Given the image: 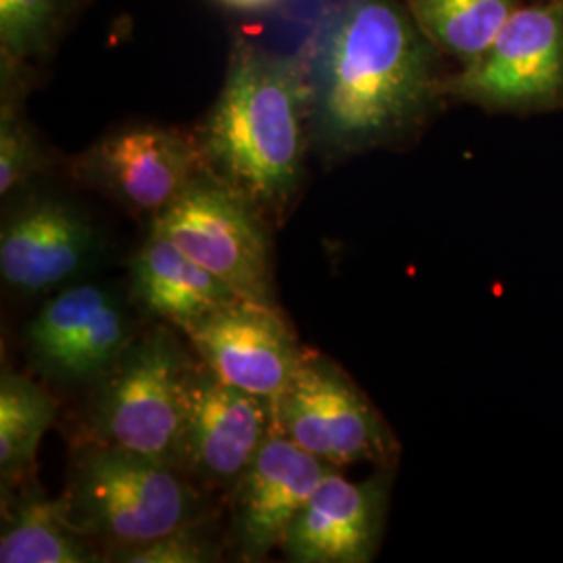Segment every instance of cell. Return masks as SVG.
Here are the masks:
<instances>
[{
    "instance_id": "6da1fadb",
    "label": "cell",
    "mask_w": 563,
    "mask_h": 563,
    "mask_svg": "<svg viewBox=\"0 0 563 563\" xmlns=\"http://www.w3.org/2000/svg\"><path fill=\"white\" fill-rule=\"evenodd\" d=\"M437 53L407 2L328 4L297 55L311 139L332 157L411 139L446 92Z\"/></svg>"
},
{
    "instance_id": "7a4b0ae2",
    "label": "cell",
    "mask_w": 563,
    "mask_h": 563,
    "mask_svg": "<svg viewBox=\"0 0 563 563\" xmlns=\"http://www.w3.org/2000/svg\"><path fill=\"white\" fill-rule=\"evenodd\" d=\"M307 136L297 57L236 38L220 97L197 134L207 172L262 213L278 216L301 188Z\"/></svg>"
},
{
    "instance_id": "3957f363",
    "label": "cell",
    "mask_w": 563,
    "mask_h": 563,
    "mask_svg": "<svg viewBox=\"0 0 563 563\" xmlns=\"http://www.w3.org/2000/svg\"><path fill=\"white\" fill-rule=\"evenodd\" d=\"M60 504L74 530L113 549L162 539L201 509L178 467L107 444L81 453Z\"/></svg>"
},
{
    "instance_id": "277c9868",
    "label": "cell",
    "mask_w": 563,
    "mask_h": 563,
    "mask_svg": "<svg viewBox=\"0 0 563 563\" xmlns=\"http://www.w3.org/2000/svg\"><path fill=\"white\" fill-rule=\"evenodd\" d=\"M186 351L165 328L128 344L99 380L88 423L97 444L184 467Z\"/></svg>"
},
{
    "instance_id": "5b68a950",
    "label": "cell",
    "mask_w": 563,
    "mask_h": 563,
    "mask_svg": "<svg viewBox=\"0 0 563 563\" xmlns=\"http://www.w3.org/2000/svg\"><path fill=\"white\" fill-rule=\"evenodd\" d=\"M272 405L282 434L332 467L397 465L401 446L380 409L341 365L320 353H302Z\"/></svg>"
},
{
    "instance_id": "8992f818",
    "label": "cell",
    "mask_w": 563,
    "mask_h": 563,
    "mask_svg": "<svg viewBox=\"0 0 563 563\" xmlns=\"http://www.w3.org/2000/svg\"><path fill=\"white\" fill-rule=\"evenodd\" d=\"M151 230L176 242L242 299L274 302L272 246L263 213L209 172L157 213Z\"/></svg>"
},
{
    "instance_id": "52a82bcc",
    "label": "cell",
    "mask_w": 563,
    "mask_h": 563,
    "mask_svg": "<svg viewBox=\"0 0 563 563\" xmlns=\"http://www.w3.org/2000/svg\"><path fill=\"white\" fill-rule=\"evenodd\" d=\"M446 92L490 111L563 104V0L516 9L483 57L446 81Z\"/></svg>"
},
{
    "instance_id": "ba28073f",
    "label": "cell",
    "mask_w": 563,
    "mask_h": 563,
    "mask_svg": "<svg viewBox=\"0 0 563 563\" xmlns=\"http://www.w3.org/2000/svg\"><path fill=\"white\" fill-rule=\"evenodd\" d=\"M205 172L197 136L153 123L109 132L74 162L78 180L151 220Z\"/></svg>"
},
{
    "instance_id": "9c48e42d",
    "label": "cell",
    "mask_w": 563,
    "mask_h": 563,
    "mask_svg": "<svg viewBox=\"0 0 563 563\" xmlns=\"http://www.w3.org/2000/svg\"><path fill=\"white\" fill-rule=\"evenodd\" d=\"M132 341V322L118 292L92 282L51 297L23 334L41 374L69 384L101 380Z\"/></svg>"
},
{
    "instance_id": "30bf717a",
    "label": "cell",
    "mask_w": 563,
    "mask_h": 563,
    "mask_svg": "<svg viewBox=\"0 0 563 563\" xmlns=\"http://www.w3.org/2000/svg\"><path fill=\"white\" fill-rule=\"evenodd\" d=\"M181 332L220 380L272 402L305 353L274 302L236 299Z\"/></svg>"
},
{
    "instance_id": "8fae6325",
    "label": "cell",
    "mask_w": 563,
    "mask_h": 563,
    "mask_svg": "<svg viewBox=\"0 0 563 563\" xmlns=\"http://www.w3.org/2000/svg\"><path fill=\"white\" fill-rule=\"evenodd\" d=\"M395 467L353 483L330 467L288 528L282 553L295 563H367L378 555Z\"/></svg>"
},
{
    "instance_id": "7c38bea8",
    "label": "cell",
    "mask_w": 563,
    "mask_h": 563,
    "mask_svg": "<svg viewBox=\"0 0 563 563\" xmlns=\"http://www.w3.org/2000/svg\"><path fill=\"white\" fill-rule=\"evenodd\" d=\"M274 428V405L192 369L186 388L184 467L213 484H236Z\"/></svg>"
},
{
    "instance_id": "4fadbf2b",
    "label": "cell",
    "mask_w": 563,
    "mask_h": 563,
    "mask_svg": "<svg viewBox=\"0 0 563 563\" xmlns=\"http://www.w3.org/2000/svg\"><path fill=\"white\" fill-rule=\"evenodd\" d=\"M330 467L272 428L262 451L234 484L232 532L244 562H260L282 549L288 528Z\"/></svg>"
},
{
    "instance_id": "5bb4252c",
    "label": "cell",
    "mask_w": 563,
    "mask_h": 563,
    "mask_svg": "<svg viewBox=\"0 0 563 563\" xmlns=\"http://www.w3.org/2000/svg\"><path fill=\"white\" fill-rule=\"evenodd\" d=\"M97 253L95 225L59 199L21 205L0 230V276L23 295H42L76 280Z\"/></svg>"
},
{
    "instance_id": "9a60e30c",
    "label": "cell",
    "mask_w": 563,
    "mask_h": 563,
    "mask_svg": "<svg viewBox=\"0 0 563 563\" xmlns=\"http://www.w3.org/2000/svg\"><path fill=\"white\" fill-rule=\"evenodd\" d=\"M132 292L142 307L180 330L242 299L225 282L186 255L176 242L151 230L130 267Z\"/></svg>"
},
{
    "instance_id": "2e32d148",
    "label": "cell",
    "mask_w": 563,
    "mask_h": 563,
    "mask_svg": "<svg viewBox=\"0 0 563 563\" xmlns=\"http://www.w3.org/2000/svg\"><path fill=\"white\" fill-rule=\"evenodd\" d=\"M88 539L67 522L60 499H48L41 486L21 483V490L4 501L0 562L88 563L97 562Z\"/></svg>"
},
{
    "instance_id": "e0dca14e",
    "label": "cell",
    "mask_w": 563,
    "mask_h": 563,
    "mask_svg": "<svg viewBox=\"0 0 563 563\" xmlns=\"http://www.w3.org/2000/svg\"><path fill=\"white\" fill-rule=\"evenodd\" d=\"M57 402L41 384L4 369L0 376V474L25 483L36 465L42 437L55 422Z\"/></svg>"
},
{
    "instance_id": "ac0fdd59",
    "label": "cell",
    "mask_w": 563,
    "mask_h": 563,
    "mask_svg": "<svg viewBox=\"0 0 563 563\" xmlns=\"http://www.w3.org/2000/svg\"><path fill=\"white\" fill-rule=\"evenodd\" d=\"M439 53L470 65L490 48L516 11V0H405Z\"/></svg>"
},
{
    "instance_id": "d6986e66",
    "label": "cell",
    "mask_w": 563,
    "mask_h": 563,
    "mask_svg": "<svg viewBox=\"0 0 563 563\" xmlns=\"http://www.w3.org/2000/svg\"><path fill=\"white\" fill-rule=\"evenodd\" d=\"M76 0H0L2 76L30 60L42 59L57 46Z\"/></svg>"
},
{
    "instance_id": "ffe728a7",
    "label": "cell",
    "mask_w": 563,
    "mask_h": 563,
    "mask_svg": "<svg viewBox=\"0 0 563 563\" xmlns=\"http://www.w3.org/2000/svg\"><path fill=\"white\" fill-rule=\"evenodd\" d=\"M44 169V155L18 109L13 88L2 86L0 107V195L7 199Z\"/></svg>"
},
{
    "instance_id": "44dd1931",
    "label": "cell",
    "mask_w": 563,
    "mask_h": 563,
    "mask_svg": "<svg viewBox=\"0 0 563 563\" xmlns=\"http://www.w3.org/2000/svg\"><path fill=\"white\" fill-rule=\"evenodd\" d=\"M216 555L218 549L197 520L151 543L111 549V560L125 563H205L213 562Z\"/></svg>"
},
{
    "instance_id": "7402d4cb",
    "label": "cell",
    "mask_w": 563,
    "mask_h": 563,
    "mask_svg": "<svg viewBox=\"0 0 563 563\" xmlns=\"http://www.w3.org/2000/svg\"><path fill=\"white\" fill-rule=\"evenodd\" d=\"M218 2L239 11H265V9H274L276 4H280L282 0H218Z\"/></svg>"
}]
</instances>
